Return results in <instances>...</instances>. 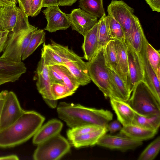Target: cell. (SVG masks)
<instances>
[{
  "instance_id": "26",
  "label": "cell",
  "mask_w": 160,
  "mask_h": 160,
  "mask_svg": "<svg viewBox=\"0 0 160 160\" xmlns=\"http://www.w3.org/2000/svg\"><path fill=\"white\" fill-rule=\"evenodd\" d=\"M98 43L96 53L112 40L108 25V16L104 13L98 20Z\"/></svg>"
},
{
  "instance_id": "23",
  "label": "cell",
  "mask_w": 160,
  "mask_h": 160,
  "mask_svg": "<svg viewBox=\"0 0 160 160\" xmlns=\"http://www.w3.org/2000/svg\"><path fill=\"white\" fill-rule=\"evenodd\" d=\"M98 23L84 36L82 46L84 56L83 58L90 61L96 53L98 43Z\"/></svg>"
},
{
  "instance_id": "10",
  "label": "cell",
  "mask_w": 160,
  "mask_h": 160,
  "mask_svg": "<svg viewBox=\"0 0 160 160\" xmlns=\"http://www.w3.org/2000/svg\"><path fill=\"white\" fill-rule=\"evenodd\" d=\"M37 81L36 86L38 92L41 95L46 103L51 108L57 107V101L54 100L52 96L51 83L48 67L44 63L41 58L39 62L36 71Z\"/></svg>"
},
{
  "instance_id": "32",
  "label": "cell",
  "mask_w": 160,
  "mask_h": 160,
  "mask_svg": "<svg viewBox=\"0 0 160 160\" xmlns=\"http://www.w3.org/2000/svg\"><path fill=\"white\" fill-rule=\"evenodd\" d=\"M51 47L62 58L64 64L66 62L83 60L82 57L78 55L72 49H69L68 46L58 44L52 40H51Z\"/></svg>"
},
{
  "instance_id": "47",
  "label": "cell",
  "mask_w": 160,
  "mask_h": 160,
  "mask_svg": "<svg viewBox=\"0 0 160 160\" xmlns=\"http://www.w3.org/2000/svg\"><path fill=\"white\" fill-rule=\"evenodd\" d=\"M77 0H60L59 6H71Z\"/></svg>"
},
{
  "instance_id": "21",
  "label": "cell",
  "mask_w": 160,
  "mask_h": 160,
  "mask_svg": "<svg viewBox=\"0 0 160 160\" xmlns=\"http://www.w3.org/2000/svg\"><path fill=\"white\" fill-rule=\"evenodd\" d=\"M112 96L127 102L131 93L124 81L112 69L109 68Z\"/></svg>"
},
{
  "instance_id": "7",
  "label": "cell",
  "mask_w": 160,
  "mask_h": 160,
  "mask_svg": "<svg viewBox=\"0 0 160 160\" xmlns=\"http://www.w3.org/2000/svg\"><path fill=\"white\" fill-rule=\"evenodd\" d=\"M28 16L16 3L0 6V30L13 31L21 27L29 26Z\"/></svg>"
},
{
  "instance_id": "5",
  "label": "cell",
  "mask_w": 160,
  "mask_h": 160,
  "mask_svg": "<svg viewBox=\"0 0 160 160\" xmlns=\"http://www.w3.org/2000/svg\"><path fill=\"white\" fill-rule=\"evenodd\" d=\"M86 63L91 80L106 98L112 97L109 70L104 59L103 48L98 51L90 61Z\"/></svg>"
},
{
  "instance_id": "37",
  "label": "cell",
  "mask_w": 160,
  "mask_h": 160,
  "mask_svg": "<svg viewBox=\"0 0 160 160\" xmlns=\"http://www.w3.org/2000/svg\"><path fill=\"white\" fill-rule=\"evenodd\" d=\"M103 127H104L94 125L78 126L69 129L67 132V135L68 139L70 140L74 137L97 130Z\"/></svg>"
},
{
  "instance_id": "11",
  "label": "cell",
  "mask_w": 160,
  "mask_h": 160,
  "mask_svg": "<svg viewBox=\"0 0 160 160\" xmlns=\"http://www.w3.org/2000/svg\"><path fill=\"white\" fill-rule=\"evenodd\" d=\"M128 56V87L131 93L136 84L143 81V71L139 55L125 39Z\"/></svg>"
},
{
  "instance_id": "1",
  "label": "cell",
  "mask_w": 160,
  "mask_h": 160,
  "mask_svg": "<svg viewBox=\"0 0 160 160\" xmlns=\"http://www.w3.org/2000/svg\"><path fill=\"white\" fill-rule=\"evenodd\" d=\"M59 118L70 128L85 125L107 127L113 118L111 112L89 108L79 104L60 102L57 106Z\"/></svg>"
},
{
  "instance_id": "45",
  "label": "cell",
  "mask_w": 160,
  "mask_h": 160,
  "mask_svg": "<svg viewBox=\"0 0 160 160\" xmlns=\"http://www.w3.org/2000/svg\"><path fill=\"white\" fill-rule=\"evenodd\" d=\"M60 0H43L42 7H47L49 6L58 5Z\"/></svg>"
},
{
  "instance_id": "42",
  "label": "cell",
  "mask_w": 160,
  "mask_h": 160,
  "mask_svg": "<svg viewBox=\"0 0 160 160\" xmlns=\"http://www.w3.org/2000/svg\"><path fill=\"white\" fill-rule=\"evenodd\" d=\"M122 127V125L118 120L109 122L107 126L108 131L111 134L120 130Z\"/></svg>"
},
{
  "instance_id": "44",
  "label": "cell",
  "mask_w": 160,
  "mask_h": 160,
  "mask_svg": "<svg viewBox=\"0 0 160 160\" xmlns=\"http://www.w3.org/2000/svg\"><path fill=\"white\" fill-rule=\"evenodd\" d=\"M153 11L160 12V0H145Z\"/></svg>"
},
{
  "instance_id": "38",
  "label": "cell",
  "mask_w": 160,
  "mask_h": 160,
  "mask_svg": "<svg viewBox=\"0 0 160 160\" xmlns=\"http://www.w3.org/2000/svg\"><path fill=\"white\" fill-rule=\"evenodd\" d=\"M51 91L53 99L57 101L71 96L75 92L70 90L64 83L52 84Z\"/></svg>"
},
{
  "instance_id": "14",
  "label": "cell",
  "mask_w": 160,
  "mask_h": 160,
  "mask_svg": "<svg viewBox=\"0 0 160 160\" xmlns=\"http://www.w3.org/2000/svg\"><path fill=\"white\" fill-rule=\"evenodd\" d=\"M58 6H49L42 11L47 21L44 30L49 32L65 30L71 26L67 14L62 12Z\"/></svg>"
},
{
  "instance_id": "25",
  "label": "cell",
  "mask_w": 160,
  "mask_h": 160,
  "mask_svg": "<svg viewBox=\"0 0 160 160\" xmlns=\"http://www.w3.org/2000/svg\"><path fill=\"white\" fill-rule=\"evenodd\" d=\"M145 36L138 18L134 15L131 25L130 41L129 42L138 53L142 49Z\"/></svg>"
},
{
  "instance_id": "3",
  "label": "cell",
  "mask_w": 160,
  "mask_h": 160,
  "mask_svg": "<svg viewBox=\"0 0 160 160\" xmlns=\"http://www.w3.org/2000/svg\"><path fill=\"white\" fill-rule=\"evenodd\" d=\"M38 28L30 25L15 29L10 32L5 48L0 58L12 62H22V55Z\"/></svg>"
},
{
  "instance_id": "35",
  "label": "cell",
  "mask_w": 160,
  "mask_h": 160,
  "mask_svg": "<svg viewBox=\"0 0 160 160\" xmlns=\"http://www.w3.org/2000/svg\"><path fill=\"white\" fill-rule=\"evenodd\" d=\"M160 150V137L158 136L150 143L139 156L138 160H152Z\"/></svg>"
},
{
  "instance_id": "24",
  "label": "cell",
  "mask_w": 160,
  "mask_h": 160,
  "mask_svg": "<svg viewBox=\"0 0 160 160\" xmlns=\"http://www.w3.org/2000/svg\"><path fill=\"white\" fill-rule=\"evenodd\" d=\"M157 132L132 124L122 126L119 134L134 140L142 142L152 138Z\"/></svg>"
},
{
  "instance_id": "15",
  "label": "cell",
  "mask_w": 160,
  "mask_h": 160,
  "mask_svg": "<svg viewBox=\"0 0 160 160\" xmlns=\"http://www.w3.org/2000/svg\"><path fill=\"white\" fill-rule=\"evenodd\" d=\"M145 37L141 50L138 53L143 71V81L147 85L157 100L160 102V81L159 80L148 59L145 48Z\"/></svg>"
},
{
  "instance_id": "12",
  "label": "cell",
  "mask_w": 160,
  "mask_h": 160,
  "mask_svg": "<svg viewBox=\"0 0 160 160\" xmlns=\"http://www.w3.org/2000/svg\"><path fill=\"white\" fill-rule=\"evenodd\" d=\"M67 16L73 30L84 37L98 23V18L80 8L74 9Z\"/></svg>"
},
{
  "instance_id": "19",
  "label": "cell",
  "mask_w": 160,
  "mask_h": 160,
  "mask_svg": "<svg viewBox=\"0 0 160 160\" xmlns=\"http://www.w3.org/2000/svg\"><path fill=\"white\" fill-rule=\"evenodd\" d=\"M63 65L69 70L80 86H85L91 82L87 63L83 60L66 62Z\"/></svg>"
},
{
  "instance_id": "30",
  "label": "cell",
  "mask_w": 160,
  "mask_h": 160,
  "mask_svg": "<svg viewBox=\"0 0 160 160\" xmlns=\"http://www.w3.org/2000/svg\"><path fill=\"white\" fill-rule=\"evenodd\" d=\"M41 58L43 59L44 64L48 67L64 65L62 59L50 44H46L44 42L41 50Z\"/></svg>"
},
{
  "instance_id": "33",
  "label": "cell",
  "mask_w": 160,
  "mask_h": 160,
  "mask_svg": "<svg viewBox=\"0 0 160 160\" xmlns=\"http://www.w3.org/2000/svg\"><path fill=\"white\" fill-rule=\"evenodd\" d=\"M51 67L61 77L67 87L71 91L75 92L80 86L68 68L63 65Z\"/></svg>"
},
{
  "instance_id": "20",
  "label": "cell",
  "mask_w": 160,
  "mask_h": 160,
  "mask_svg": "<svg viewBox=\"0 0 160 160\" xmlns=\"http://www.w3.org/2000/svg\"><path fill=\"white\" fill-rule=\"evenodd\" d=\"M103 54L108 68L114 71L124 81L128 87V78L123 73L118 63L113 40L109 41L103 48Z\"/></svg>"
},
{
  "instance_id": "17",
  "label": "cell",
  "mask_w": 160,
  "mask_h": 160,
  "mask_svg": "<svg viewBox=\"0 0 160 160\" xmlns=\"http://www.w3.org/2000/svg\"><path fill=\"white\" fill-rule=\"evenodd\" d=\"M110 103L117 116L118 120L122 126L132 124L135 112L128 102L118 98L111 97Z\"/></svg>"
},
{
  "instance_id": "4",
  "label": "cell",
  "mask_w": 160,
  "mask_h": 160,
  "mask_svg": "<svg viewBox=\"0 0 160 160\" xmlns=\"http://www.w3.org/2000/svg\"><path fill=\"white\" fill-rule=\"evenodd\" d=\"M132 92L127 102L136 112L146 116L160 115V102L144 82H138Z\"/></svg>"
},
{
  "instance_id": "27",
  "label": "cell",
  "mask_w": 160,
  "mask_h": 160,
  "mask_svg": "<svg viewBox=\"0 0 160 160\" xmlns=\"http://www.w3.org/2000/svg\"><path fill=\"white\" fill-rule=\"evenodd\" d=\"M113 40L119 65L123 73L128 79V56L125 39Z\"/></svg>"
},
{
  "instance_id": "16",
  "label": "cell",
  "mask_w": 160,
  "mask_h": 160,
  "mask_svg": "<svg viewBox=\"0 0 160 160\" xmlns=\"http://www.w3.org/2000/svg\"><path fill=\"white\" fill-rule=\"evenodd\" d=\"M26 71L22 62H14L0 58V86L18 80Z\"/></svg>"
},
{
  "instance_id": "28",
  "label": "cell",
  "mask_w": 160,
  "mask_h": 160,
  "mask_svg": "<svg viewBox=\"0 0 160 160\" xmlns=\"http://www.w3.org/2000/svg\"><path fill=\"white\" fill-rule=\"evenodd\" d=\"M132 124L158 132L160 126V115L146 116L135 112Z\"/></svg>"
},
{
  "instance_id": "39",
  "label": "cell",
  "mask_w": 160,
  "mask_h": 160,
  "mask_svg": "<svg viewBox=\"0 0 160 160\" xmlns=\"http://www.w3.org/2000/svg\"><path fill=\"white\" fill-rule=\"evenodd\" d=\"M43 0H32L30 10V16L35 17L40 13L42 8Z\"/></svg>"
},
{
  "instance_id": "8",
  "label": "cell",
  "mask_w": 160,
  "mask_h": 160,
  "mask_svg": "<svg viewBox=\"0 0 160 160\" xmlns=\"http://www.w3.org/2000/svg\"><path fill=\"white\" fill-rule=\"evenodd\" d=\"M107 11L121 25L125 39L129 42L134 9L122 0H112L108 7Z\"/></svg>"
},
{
  "instance_id": "13",
  "label": "cell",
  "mask_w": 160,
  "mask_h": 160,
  "mask_svg": "<svg viewBox=\"0 0 160 160\" xmlns=\"http://www.w3.org/2000/svg\"><path fill=\"white\" fill-rule=\"evenodd\" d=\"M142 142L136 141L119 134V135L105 134L98 140L97 145L122 152L133 150L140 146Z\"/></svg>"
},
{
  "instance_id": "22",
  "label": "cell",
  "mask_w": 160,
  "mask_h": 160,
  "mask_svg": "<svg viewBox=\"0 0 160 160\" xmlns=\"http://www.w3.org/2000/svg\"><path fill=\"white\" fill-rule=\"evenodd\" d=\"M107 127L81 135L74 137L70 140L72 144L75 148H80L97 144L99 139L106 134Z\"/></svg>"
},
{
  "instance_id": "2",
  "label": "cell",
  "mask_w": 160,
  "mask_h": 160,
  "mask_svg": "<svg viewBox=\"0 0 160 160\" xmlns=\"http://www.w3.org/2000/svg\"><path fill=\"white\" fill-rule=\"evenodd\" d=\"M45 119L36 112L24 111L14 122L0 130V147H14L26 142L34 136Z\"/></svg>"
},
{
  "instance_id": "34",
  "label": "cell",
  "mask_w": 160,
  "mask_h": 160,
  "mask_svg": "<svg viewBox=\"0 0 160 160\" xmlns=\"http://www.w3.org/2000/svg\"><path fill=\"white\" fill-rule=\"evenodd\" d=\"M45 34V32L42 29H38L35 32L22 55V60L23 61L28 57L40 45L44 42Z\"/></svg>"
},
{
  "instance_id": "31",
  "label": "cell",
  "mask_w": 160,
  "mask_h": 160,
  "mask_svg": "<svg viewBox=\"0 0 160 160\" xmlns=\"http://www.w3.org/2000/svg\"><path fill=\"white\" fill-rule=\"evenodd\" d=\"M145 48L148 61L160 81V50H157L154 48L146 38L145 39Z\"/></svg>"
},
{
  "instance_id": "43",
  "label": "cell",
  "mask_w": 160,
  "mask_h": 160,
  "mask_svg": "<svg viewBox=\"0 0 160 160\" xmlns=\"http://www.w3.org/2000/svg\"><path fill=\"white\" fill-rule=\"evenodd\" d=\"M9 32L8 31L0 30V53L5 48Z\"/></svg>"
},
{
  "instance_id": "9",
  "label": "cell",
  "mask_w": 160,
  "mask_h": 160,
  "mask_svg": "<svg viewBox=\"0 0 160 160\" xmlns=\"http://www.w3.org/2000/svg\"><path fill=\"white\" fill-rule=\"evenodd\" d=\"M24 111L15 94L8 92L4 100L0 117V130L10 125Z\"/></svg>"
},
{
  "instance_id": "6",
  "label": "cell",
  "mask_w": 160,
  "mask_h": 160,
  "mask_svg": "<svg viewBox=\"0 0 160 160\" xmlns=\"http://www.w3.org/2000/svg\"><path fill=\"white\" fill-rule=\"evenodd\" d=\"M68 141L58 134L38 145L33 154L35 160H57L70 151Z\"/></svg>"
},
{
  "instance_id": "46",
  "label": "cell",
  "mask_w": 160,
  "mask_h": 160,
  "mask_svg": "<svg viewBox=\"0 0 160 160\" xmlns=\"http://www.w3.org/2000/svg\"><path fill=\"white\" fill-rule=\"evenodd\" d=\"M8 92L7 90H3L0 92V117L3 106L5 97Z\"/></svg>"
},
{
  "instance_id": "18",
  "label": "cell",
  "mask_w": 160,
  "mask_h": 160,
  "mask_svg": "<svg viewBox=\"0 0 160 160\" xmlns=\"http://www.w3.org/2000/svg\"><path fill=\"white\" fill-rule=\"evenodd\" d=\"M63 127L59 120L53 119L42 126L33 136V143L38 145L59 134Z\"/></svg>"
},
{
  "instance_id": "48",
  "label": "cell",
  "mask_w": 160,
  "mask_h": 160,
  "mask_svg": "<svg viewBox=\"0 0 160 160\" xmlns=\"http://www.w3.org/2000/svg\"><path fill=\"white\" fill-rule=\"evenodd\" d=\"M17 1L15 0H0V6H4L16 3Z\"/></svg>"
},
{
  "instance_id": "49",
  "label": "cell",
  "mask_w": 160,
  "mask_h": 160,
  "mask_svg": "<svg viewBox=\"0 0 160 160\" xmlns=\"http://www.w3.org/2000/svg\"><path fill=\"white\" fill-rule=\"evenodd\" d=\"M19 159L18 157L14 155L0 157V160H17Z\"/></svg>"
},
{
  "instance_id": "41",
  "label": "cell",
  "mask_w": 160,
  "mask_h": 160,
  "mask_svg": "<svg viewBox=\"0 0 160 160\" xmlns=\"http://www.w3.org/2000/svg\"><path fill=\"white\" fill-rule=\"evenodd\" d=\"M32 0H17L19 8L28 17L30 16Z\"/></svg>"
},
{
  "instance_id": "50",
  "label": "cell",
  "mask_w": 160,
  "mask_h": 160,
  "mask_svg": "<svg viewBox=\"0 0 160 160\" xmlns=\"http://www.w3.org/2000/svg\"><path fill=\"white\" fill-rule=\"evenodd\" d=\"M15 0L17 2V0Z\"/></svg>"
},
{
  "instance_id": "36",
  "label": "cell",
  "mask_w": 160,
  "mask_h": 160,
  "mask_svg": "<svg viewBox=\"0 0 160 160\" xmlns=\"http://www.w3.org/2000/svg\"><path fill=\"white\" fill-rule=\"evenodd\" d=\"M109 29L112 40L125 39V35L121 25L111 15H108Z\"/></svg>"
},
{
  "instance_id": "40",
  "label": "cell",
  "mask_w": 160,
  "mask_h": 160,
  "mask_svg": "<svg viewBox=\"0 0 160 160\" xmlns=\"http://www.w3.org/2000/svg\"><path fill=\"white\" fill-rule=\"evenodd\" d=\"M48 67L51 84L54 83H64L61 77L52 68V67Z\"/></svg>"
},
{
  "instance_id": "29",
  "label": "cell",
  "mask_w": 160,
  "mask_h": 160,
  "mask_svg": "<svg viewBox=\"0 0 160 160\" xmlns=\"http://www.w3.org/2000/svg\"><path fill=\"white\" fill-rule=\"evenodd\" d=\"M79 7L98 18H101L105 13L103 0H79Z\"/></svg>"
}]
</instances>
